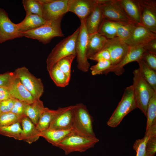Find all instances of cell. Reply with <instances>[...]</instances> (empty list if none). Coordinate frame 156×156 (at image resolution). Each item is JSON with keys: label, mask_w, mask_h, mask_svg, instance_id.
Wrapping results in <instances>:
<instances>
[{"label": "cell", "mask_w": 156, "mask_h": 156, "mask_svg": "<svg viewBox=\"0 0 156 156\" xmlns=\"http://www.w3.org/2000/svg\"><path fill=\"white\" fill-rule=\"evenodd\" d=\"M99 140L96 137H92L79 133L74 130L58 145L67 155L70 153L85 151L93 148Z\"/></svg>", "instance_id": "3"}, {"label": "cell", "mask_w": 156, "mask_h": 156, "mask_svg": "<svg viewBox=\"0 0 156 156\" xmlns=\"http://www.w3.org/2000/svg\"><path fill=\"white\" fill-rule=\"evenodd\" d=\"M26 104V103L15 99L10 112L20 117H23L25 116V111Z\"/></svg>", "instance_id": "40"}, {"label": "cell", "mask_w": 156, "mask_h": 156, "mask_svg": "<svg viewBox=\"0 0 156 156\" xmlns=\"http://www.w3.org/2000/svg\"><path fill=\"white\" fill-rule=\"evenodd\" d=\"M44 108L43 102L40 99L35 100L31 104H26L25 115L36 125Z\"/></svg>", "instance_id": "25"}, {"label": "cell", "mask_w": 156, "mask_h": 156, "mask_svg": "<svg viewBox=\"0 0 156 156\" xmlns=\"http://www.w3.org/2000/svg\"><path fill=\"white\" fill-rule=\"evenodd\" d=\"M140 60L148 67L156 71V53L146 50Z\"/></svg>", "instance_id": "37"}, {"label": "cell", "mask_w": 156, "mask_h": 156, "mask_svg": "<svg viewBox=\"0 0 156 156\" xmlns=\"http://www.w3.org/2000/svg\"><path fill=\"white\" fill-rule=\"evenodd\" d=\"M22 129L21 122L0 128V134L18 140H21Z\"/></svg>", "instance_id": "31"}, {"label": "cell", "mask_w": 156, "mask_h": 156, "mask_svg": "<svg viewBox=\"0 0 156 156\" xmlns=\"http://www.w3.org/2000/svg\"><path fill=\"white\" fill-rule=\"evenodd\" d=\"M49 73L51 78L57 86L64 87L68 85L70 79L56 65Z\"/></svg>", "instance_id": "30"}, {"label": "cell", "mask_w": 156, "mask_h": 156, "mask_svg": "<svg viewBox=\"0 0 156 156\" xmlns=\"http://www.w3.org/2000/svg\"><path fill=\"white\" fill-rule=\"evenodd\" d=\"M108 41L98 32L89 34L86 57L88 59L103 49Z\"/></svg>", "instance_id": "21"}, {"label": "cell", "mask_w": 156, "mask_h": 156, "mask_svg": "<svg viewBox=\"0 0 156 156\" xmlns=\"http://www.w3.org/2000/svg\"><path fill=\"white\" fill-rule=\"evenodd\" d=\"M63 17L47 21L44 24L36 29L20 32L21 36V37H25L37 40L44 44L49 43L54 37H64L61 26Z\"/></svg>", "instance_id": "1"}, {"label": "cell", "mask_w": 156, "mask_h": 156, "mask_svg": "<svg viewBox=\"0 0 156 156\" xmlns=\"http://www.w3.org/2000/svg\"><path fill=\"white\" fill-rule=\"evenodd\" d=\"M133 74L132 86L137 108L146 117L148 103L154 91L146 81L140 68L134 70Z\"/></svg>", "instance_id": "2"}, {"label": "cell", "mask_w": 156, "mask_h": 156, "mask_svg": "<svg viewBox=\"0 0 156 156\" xmlns=\"http://www.w3.org/2000/svg\"><path fill=\"white\" fill-rule=\"evenodd\" d=\"M42 17L49 21L63 16L68 12V0H40Z\"/></svg>", "instance_id": "11"}, {"label": "cell", "mask_w": 156, "mask_h": 156, "mask_svg": "<svg viewBox=\"0 0 156 156\" xmlns=\"http://www.w3.org/2000/svg\"><path fill=\"white\" fill-rule=\"evenodd\" d=\"M89 59L97 62L104 60H110L109 53L107 49H104L92 56Z\"/></svg>", "instance_id": "43"}, {"label": "cell", "mask_w": 156, "mask_h": 156, "mask_svg": "<svg viewBox=\"0 0 156 156\" xmlns=\"http://www.w3.org/2000/svg\"><path fill=\"white\" fill-rule=\"evenodd\" d=\"M146 50L145 44L129 46L128 51L124 58L117 65L111 66L107 71V74L110 72H113L118 76L122 75L125 71L124 66L130 62H137L140 60Z\"/></svg>", "instance_id": "15"}, {"label": "cell", "mask_w": 156, "mask_h": 156, "mask_svg": "<svg viewBox=\"0 0 156 156\" xmlns=\"http://www.w3.org/2000/svg\"><path fill=\"white\" fill-rule=\"evenodd\" d=\"M8 88L11 96L15 99L29 104H32L35 101L16 75Z\"/></svg>", "instance_id": "18"}, {"label": "cell", "mask_w": 156, "mask_h": 156, "mask_svg": "<svg viewBox=\"0 0 156 156\" xmlns=\"http://www.w3.org/2000/svg\"><path fill=\"white\" fill-rule=\"evenodd\" d=\"M145 46L146 50L156 53V38L145 44Z\"/></svg>", "instance_id": "45"}, {"label": "cell", "mask_w": 156, "mask_h": 156, "mask_svg": "<svg viewBox=\"0 0 156 156\" xmlns=\"http://www.w3.org/2000/svg\"><path fill=\"white\" fill-rule=\"evenodd\" d=\"M23 118L11 112L0 114V128L21 122Z\"/></svg>", "instance_id": "36"}, {"label": "cell", "mask_w": 156, "mask_h": 156, "mask_svg": "<svg viewBox=\"0 0 156 156\" xmlns=\"http://www.w3.org/2000/svg\"><path fill=\"white\" fill-rule=\"evenodd\" d=\"M137 108L132 85L125 89L121 100L107 122L112 127H117L124 117L130 112Z\"/></svg>", "instance_id": "5"}, {"label": "cell", "mask_w": 156, "mask_h": 156, "mask_svg": "<svg viewBox=\"0 0 156 156\" xmlns=\"http://www.w3.org/2000/svg\"><path fill=\"white\" fill-rule=\"evenodd\" d=\"M22 3L26 13L42 16V5L40 0H23Z\"/></svg>", "instance_id": "33"}, {"label": "cell", "mask_w": 156, "mask_h": 156, "mask_svg": "<svg viewBox=\"0 0 156 156\" xmlns=\"http://www.w3.org/2000/svg\"><path fill=\"white\" fill-rule=\"evenodd\" d=\"M15 101L13 98L0 102V114L10 112Z\"/></svg>", "instance_id": "42"}, {"label": "cell", "mask_w": 156, "mask_h": 156, "mask_svg": "<svg viewBox=\"0 0 156 156\" xmlns=\"http://www.w3.org/2000/svg\"><path fill=\"white\" fill-rule=\"evenodd\" d=\"M74 130L73 129L66 130L49 129L40 132V135L53 146L57 147L58 144Z\"/></svg>", "instance_id": "23"}, {"label": "cell", "mask_w": 156, "mask_h": 156, "mask_svg": "<svg viewBox=\"0 0 156 156\" xmlns=\"http://www.w3.org/2000/svg\"><path fill=\"white\" fill-rule=\"evenodd\" d=\"M22 129L21 140L30 144L37 140L40 137V133L36 125L27 116L23 117L21 122Z\"/></svg>", "instance_id": "19"}, {"label": "cell", "mask_w": 156, "mask_h": 156, "mask_svg": "<svg viewBox=\"0 0 156 156\" xmlns=\"http://www.w3.org/2000/svg\"><path fill=\"white\" fill-rule=\"evenodd\" d=\"M137 62L146 81L152 90L156 92V71L148 67L141 60Z\"/></svg>", "instance_id": "29"}, {"label": "cell", "mask_w": 156, "mask_h": 156, "mask_svg": "<svg viewBox=\"0 0 156 156\" xmlns=\"http://www.w3.org/2000/svg\"><path fill=\"white\" fill-rule=\"evenodd\" d=\"M156 38L154 33L140 24L135 23L130 37L123 41L129 46L144 44Z\"/></svg>", "instance_id": "16"}, {"label": "cell", "mask_w": 156, "mask_h": 156, "mask_svg": "<svg viewBox=\"0 0 156 156\" xmlns=\"http://www.w3.org/2000/svg\"><path fill=\"white\" fill-rule=\"evenodd\" d=\"M145 133L156 130V92L153 91L148 105Z\"/></svg>", "instance_id": "26"}, {"label": "cell", "mask_w": 156, "mask_h": 156, "mask_svg": "<svg viewBox=\"0 0 156 156\" xmlns=\"http://www.w3.org/2000/svg\"><path fill=\"white\" fill-rule=\"evenodd\" d=\"M47 21L39 15L26 13L24 19L20 23L16 24V25L20 33L38 28L45 23Z\"/></svg>", "instance_id": "22"}, {"label": "cell", "mask_w": 156, "mask_h": 156, "mask_svg": "<svg viewBox=\"0 0 156 156\" xmlns=\"http://www.w3.org/2000/svg\"><path fill=\"white\" fill-rule=\"evenodd\" d=\"M97 2V0H68V12L75 14L80 21L85 20Z\"/></svg>", "instance_id": "17"}, {"label": "cell", "mask_w": 156, "mask_h": 156, "mask_svg": "<svg viewBox=\"0 0 156 156\" xmlns=\"http://www.w3.org/2000/svg\"><path fill=\"white\" fill-rule=\"evenodd\" d=\"M12 98L9 92L8 87L0 86V102Z\"/></svg>", "instance_id": "44"}, {"label": "cell", "mask_w": 156, "mask_h": 156, "mask_svg": "<svg viewBox=\"0 0 156 156\" xmlns=\"http://www.w3.org/2000/svg\"><path fill=\"white\" fill-rule=\"evenodd\" d=\"M75 105L58 108L49 129L66 130L73 129Z\"/></svg>", "instance_id": "12"}, {"label": "cell", "mask_w": 156, "mask_h": 156, "mask_svg": "<svg viewBox=\"0 0 156 156\" xmlns=\"http://www.w3.org/2000/svg\"><path fill=\"white\" fill-rule=\"evenodd\" d=\"M141 24L156 34V1L138 0Z\"/></svg>", "instance_id": "10"}, {"label": "cell", "mask_w": 156, "mask_h": 156, "mask_svg": "<svg viewBox=\"0 0 156 156\" xmlns=\"http://www.w3.org/2000/svg\"><path fill=\"white\" fill-rule=\"evenodd\" d=\"M14 72L35 100H40L44 92V86L41 79L36 77L25 66L16 68Z\"/></svg>", "instance_id": "8"}, {"label": "cell", "mask_w": 156, "mask_h": 156, "mask_svg": "<svg viewBox=\"0 0 156 156\" xmlns=\"http://www.w3.org/2000/svg\"><path fill=\"white\" fill-rule=\"evenodd\" d=\"M112 66L109 60H104L97 62L96 64L92 66L90 68L92 75L107 74V70Z\"/></svg>", "instance_id": "35"}, {"label": "cell", "mask_w": 156, "mask_h": 156, "mask_svg": "<svg viewBox=\"0 0 156 156\" xmlns=\"http://www.w3.org/2000/svg\"><path fill=\"white\" fill-rule=\"evenodd\" d=\"M57 112L58 109L53 110L45 107L36 125L37 129L40 133L49 128L51 123Z\"/></svg>", "instance_id": "27"}, {"label": "cell", "mask_w": 156, "mask_h": 156, "mask_svg": "<svg viewBox=\"0 0 156 156\" xmlns=\"http://www.w3.org/2000/svg\"><path fill=\"white\" fill-rule=\"evenodd\" d=\"M115 22L116 27L117 37L123 41L127 39L131 34L135 23H126Z\"/></svg>", "instance_id": "32"}, {"label": "cell", "mask_w": 156, "mask_h": 156, "mask_svg": "<svg viewBox=\"0 0 156 156\" xmlns=\"http://www.w3.org/2000/svg\"><path fill=\"white\" fill-rule=\"evenodd\" d=\"M129 46L118 37L108 39L104 49L109 51L112 66L120 63L125 57L128 51Z\"/></svg>", "instance_id": "14"}, {"label": "cell", "mask_w": 156, "mask_h": 156, "mask_svg": "<svg viewBox=\"0 0 156 156\" xmlns=\"http://www.w3.org/2000/svg\"><path fill=\"white\" fill-rule=\"evenodd\" d=\"M148 137L145 135L143 138L137 140L134 142L133 148L136 151V156H146V146Z\"/></svg>", "instance_id": "38"}, {"label": "cell", "mask_w": 156, "mask_h": 156, "mask_svg": "<svg viewBox=\"0 0 156 156\" xmlns=\"http://www.w3.org/2000/svg\"><path fill=\"white\" fill-rule=\"evenodd\" d=\"M85 21V20L80 21V30L75 45L77 68L84 72H88L90 67L86 57L89 34L86 28Z\"/></svg>", "instance_id": "7"}, {"label": "cell", "mask_w": 156, "mask_h": 156, "mask_svg": "<svg viewBox=\"0 0 156 156\" xmlns=\"http://www.w3.org/2000/svg\"><path fill=\"white\" fill-rule=\"evenodd\" d=\"M99 1L104 19L122 23L133 22L126 14L120 0H99Z\"/></svg>", "instance_id": "9"}, {"label": "cell", "mask_w": 156, "mask_h": 156, "mask_svg": "<svg viewBox=\"0 0 156 156\" xmlns=\"http://www.w3.org/2000/svg\"><path fill=\"white\" fill-rule=\"evenodd\" d=\"M76 57L75 54L70 55L62 58L55 64L70 79L71 77L72 63Z\"/></svg>", "instance_id": "34"}, {"label": "cell", "mask_w": 156, "mask_h": 156, "mask_svg": "<svg viewBox=\"0 0 156 156\" xmlns=\"http://www.w3.org/2000/svg\"><path fill=\"white\" fill-rule=\"evenodd\" d=\"M16 76L14 72H8L0 74V86L8 87Z\"/></svg>", "instance_id": "41"}, {"label": "cell", "mask_w": 156, "mask_h": 156, "mask_svg": "<svg viewBox=\"0 0 156 156\" xmlns=\"http://www.w3.org/2000/svg\"><path fill=\"white\" fill-rule=\"evenodd\" d=\"M91 13L85 20L86 28L88 34L98 32L103 19L101 4L99 0Z\"/></svg>", "instance_id": "20"}, {"label": "cell", "mask_w": 156, "mask_h": 156, "mask_svg": "<svg viewBox=\"0 0 156 156\" xmlns=\"http://www.w3.org/2000/svg\"><path fill=\"white\" fill-rule=\"evenodd\" d=\"M74 105V130L80 133L95 137L93 128V117L86 106L82 103Z\"/></svg>", "instance_id": "6"}, {"label": "cell", "mask_w": 156, "mask_h": 156, "mask_svg": "<svg viewBox=\"0 0 156 156\" xmlns=\"http://www.w3.org/2000/svg\"><path fill=\"white\" fill-rule=\"evenodd\" d=\"M21 37L16 24L12 22L8 13L0 8V44Z\"/></svg>", "instance_id": "13"}, {"label": "cell", "mask_w": 156, "mask_h": 156, "mask_svg": "<svg viewBox=\"0 0 156 156\" xmlns=\"http://www.w3.org/2000/svg\"><path fill=\"white\" fill-rule=\"evenodd\" d=\"M97 32L107 39L117 37L115 22L104 18Z\"/></svg>", "instance_id": "28"}, {"label": "cell", "mask_w": 156, "mask_h": 156, "mask_svg": "<svg viewBox=\"0 0 156 156\" xmlns=\"http://www.w3.org/2000/svg\"><path fill=\"white\" fill-rule=\"evenodd\" d=\"M147 136L148 137L146 146V156H155L156 152V135Z\"/></svg>", "instance_id": "39"}, {"label": "cell", "mask_w": 156, "mask_h": 156, "mask_svg": "<svg viewBox=\"0 0 156 156\" xmlns=\"http://www.w3.org/2000/svg\"><path fill=\"white\" fill-rule=\"evenodd\" d=\"M79 30L80 27L72 34L60 41L53 49L46 60L47 68L49 73L60 60L70 55L75 54V43Z\"/></svg>", "instance_id": "4"}, {"label": "cell", "mask_w": 156, "mask_h": 156, "mask_svg": "<svg viewBox=\"0 0 156 156\" xmlns=\"http://www.w3.org/2000/svg\"><path fill=\"white\" fill-rule=\"evenodd\" d=\"M126 14L133 22L141 24L138 0H120Z\"/></svg>", "instance_id": "24"}]
</instances>
